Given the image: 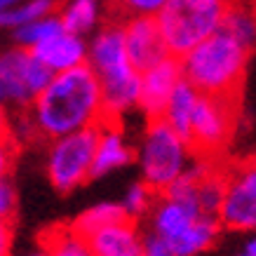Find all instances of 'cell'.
Instances as JSON below:
<instances>
[{
    "label": "cell",
    "mask_w": 256,
    "mask_h": 256,
    "mask_svg": "<svg viewBox=\"0 0 256 256\" xmlns=\"http://www.w3.org/2000/svg\"><path fill=\"white\" fill-rule=\"evenodd\" d=\"M26 127L45 139L96 127L104 120V92L90 64L54 73L26 113Z\"/></svg>",
    "instance_id": "cell-1"
},
{
    "label": "cell",
    "mask_w": 256,
    "mask_h": 256,
    "mask_svg": "<svg viewBox=\"0 0 256 256\" xmlns=\"http://www.w3.org/2000/svg\"><path fill=\"white\" fill-rule=\"evenodd\" d=\"M90 66L99 76L104 92V120H120L124 110L139 106L141 73L132 66L124 42L122 19H113L94 36Z\"/></svg>",
    "instance_id": "cell-2"
},
{
    "label": "cell",
    "mask_w": 256,
    "mask_h": 256,
    "mask_svg": "<svg viewBox=\"0 0 256 256\" xmlns=\"http://www.w3.org/2000/svg\"><path fill=\"white\" fill-rule=\"evenodd\" d=\"M249 52L252 50L242 45L235 36L226 28H218L181 56L184 78L200 94L240 99Z\"/></svg>",
    "instance_id": "cell-3"
},
{
    "label": "cell",
    "mask_w": 256,
    "mask_h": 256,
    "mask_svg": "<svg viewBox=\"0 0 256 256\" xmlns=\"http://www.w3.org/2000/svg\"><path fill=\"white\" fill-rule=\"evenodd\" d=\"M228 8V0H170L158 14L170 54L181 59L195 45L216 33Z\"/></svg>",
    "instance_id": "cell-4"
},
{
    "label": "cell",
    "mask_w": 256,
    "mask_h": 256,
    "mask_svg": "<svg viewBox=\"0 0 256 256\" xmlns=\"http://www.w3.org/2000/svg\"><path fill=\"white\" fill-rule=\"evenodd\" d=\"M188 156H193L188 141L172 124H167L162 118L150 120L141 146V170L146 184L158 195H162L174 181L186 174Z\"/></svg>",
    "instance_id": "cell-5"
},
{
    "label": "cell",
    "mask_w": 256,
    "mask_h": 256,
    "mask_svg": "<svg viewBox=\"0 0 256 256\" xmlns=\"http://www.w3.org/2000/svg\"><path fill=\"white\" fill-rule=\"evenodd\" d=\"M238 96H214L200 94L190 122L188 146L198 160H216L218 153L233 139L238 120Z\"/></svg>",
    "instance_id": "cell-6"
},
{
    "label": "cell",
    "mask_w": 256,
    "mask_h": 256,
    "mask_svg": "<svg viewBox=\"0 0 256 256\" xmlns=\"http://www.w3.org/2000/svg\"><path fill=\"white\" fill-rule=\"evenodd\" d=\"M99 146V124L54 139L47 156V176L59 193H68L92 176Z\"/></svg>",
    "instance_id": "cell-7"
},
{
    "label": "cell",
    "mask_w": 256,
    "mask_h": 256,
    "mask_svg": "<svg viewBox=\"0 0 256 256\" xmlns=\"http://www.w3.org/2000/svg\"><path fill=\"white\" fill-rule=\"evenodd\" d=\"M52 78H54V70L47 68L26 47H16L2 54L0 92H2L5 106H10L12 110L26 113Z\"/></svg>",
    "instance_id": "cell-8"
},
{
    "label": "cell",
    "mask_w": 256,
    "mask_h": 256,
    "mask_svg": "<svg viewBox=\"0 0 256 256\" xmlns=\"http://www.w3.org/2000/svg\"><path fill=\"white\" fill-rule=\"evenodd\" d=\"M221 226L230 230H256V160L228 170L224 204L218 212Z\"/></svg>",
    "instance_id": "cell-9"
},
{
    "label": "cell",
    "mask_w": 256,
    "mask_h": 256,
    "mask_svg": "<svg viewBox=\"0 0 256 256\" xmlns=\"http://www.w3.org/2000/svg\"><path fill=\"white\" fill-rule=\"evenodd\" d=\"M122 26L127 54H130V62L139 73L153 68L156 64L170 56L158 16H127V19H122Z\"/></svg>",
    "instance_id": "cell-10"
},
{
    "label": "cell",
    "mask_w": 256,
    "mask_h": 256,
    "mask_svg": "<svg viewBox=\"0 0 256 256\" xmlns=\"http://www.w3.org/2000/svg\"><path fill=\"white\" fill-rule=\"evenodd\" d=\"M181 80H184V66H181V59L174 54H170L167 59L156 64L153 68L141 73L139 106L144 108L148 120L162 118L172 94H174V90H176Z\"/></svg>",
    "instance_id": "cell-11"
},
{
    "label": "cell",
    "mask_w": 256,
    "mask_h": 256,
    "mask_svg": "<svg viewBox=\"0 0 256 256\" xmlns=\"http://www.w3.org/2000/svg\"><path fill=\"white\" fill-rule=\"evenodd\" d=\"M31 52L45 64L47 68L54 70V73L82 66V64H87L85 59L90 56V52H87L85 42L80 40V36L68 33V31H62V33H56V36H52V38H47L45 42L33 47Z\"/></svg>",
    "instance_id": "cell-12"
},
{
    "label": "cell",
    "mask_w": 256,
    "mask_h": 256,
    "mask_svg": "<svg viewBox=\"0 0 256 256\" xmlns=\"http://www.w3.org/2000/svg\"><path fill=\"white\" fill-rule=\"evenodd\" d=\"M94 256H144V242L136 235L134 221L106 226L87 238Z\"/></svg>",
    "instance_id": "cell-13"
},
{
    "label": "cell",
    "mask_w": 256,
    "mask_h": 256,
    "mask_svg": "<svg viewBox=\"0 0 256 256\" xmlns=\"http://www.w3.org/2000/svg\"><path fill=\"white\" fill-rule=\"evenodd\" d=\"M130 160H132V150L120 134V122L118 120H101L92 176H101V174H108L110 170L124 167Z\"/></svg>",
    "instance_id": "cell-14"
},
{
    "label": "cell",
    "mask_w": 256,
    "mask_h": 256,
    "mask_svg": "<svg viewBox=\"0 0 256 256\" xmlns=\"http://www.w3.org/2000/svg\"><path fill=\"white\" fill-rule=\"evenodd\" d=\"M200 216H204V214L193 210V207H188V204H184V202L162 198L160 204H158L156 214H153V228H156L158 235L167 238L170 242H178L193 228L195 221Z\"/></svg>",
    "instance_id": "cell-15"
},
{
    "label": "cell",
    "mask_w": 256,
    "mask_h": 256,
    "mask_svg": "<svg viewBox=\"0 0 256 256\" xmlns=\"http://www.w3.org/2000/svg\"><path fill=\"white\" fill-rule=\"evenodd\" d=\"M198 99H200V92L184 78L176 85V90H174L170 104H167V108H164V113H162L164 122L172 124L186 141H188V136H190V122H193V113H195V106H198Z\"/></svg>",
    "instance_id": "cell-16"
},
{
    "label": "cell",
    "mask_w": 256,
    "mask_h": 256,
    "mask_svg": "<svg viewBox=\"0 0 256 256\" xmlns=\"http://www.w3.org/2000/svg\"><path fill=\"white\" fill-rule=\"evenodd\" d=\"M120 221H134V218H130V214H127V210H124V204L101 202V204L92 207V210H87L85 214H80L70 226H73V228H76V230L87 240V238L94 235L96 230L106 228V226L120 224Z\"/></svg>",
    "instance_id": "cell-17"
},
{
    "label": "cell",
    "mask_w": 256,
    "mask_h": 256,
    "mask_svg": "<svg viewBox=\"0 0 256 256\" xmlns=\"http://www.w3.org/2000/svg\"><path fill=\"white\" fill-rule=\"evenodd\" d=\"M50 256H94L90 242L73 228V226H56L45 233L42 242Z\"/></svg>",
    "instance_id": "cell-18"
},
{
    "label": "cell",
    "mask_w": 256,
    "mask_h": 256,
    "mask_svg": "<svg viewBox=\"0 0 256 256\" xmlns=\"http://www.w3.org/2000/svg\"><path fill=\"white\" fill-rule=\"evenodd\" d=\"M99 19V2L96 0H70L62 10V24L68 33H87Z\"/></svg>",
    "instance_id": "cell-19"
},
{
    "label": "cell",
    "mask_w": 256,
    "mask_h": 256,
    "mask_svg": "<svg viewBox=\"0 0 256 256\" xmlns=\"http://www.w3.org/2000/svg\"><path fill=\"white\" fill-rule=\"evenodd\" d=\"M221 28L235 36L244 47L254 50L256 45V14L254 10L242 8V5H230L226 12V19L221 24Z\"/></svg>",
    "instance_id": "cell-20"
},
{
    "label": "cell",
    "mask_w": 256,
    "mask_h": 256,
    "mask_svg": "<svg viewBox=\"0 0 256 256\" xmlns=\"http://www.w3.org/2000/svg\"><path fill=\"white\" fill-rule=\"evenodd\" d=\"M66 31L62 24V16H42V19H38V22H31V24H24V26H19L14 33V40L19 42V47H26V50H33L36 45H40V42H45L47 38H52V36H56V33Z\"/></svg>",
    "instance_id": "cell-21"
},
{
    "label": "cell",
    "mask_w": 256,
    "mask_h": 256,
    "mask_svg": "<svg viewBox=\"0 0 256 256\" xmlns=\"http://www.w3.org/2000/svg\"><path fill=\"white\" fill-rule=\"evenodd\" d=\"M56 2L59 0H26V2L16 5L12 10H2L0 22H2V26L19 28L24 24H31L42 19V16H50L56 10Z\"/></svg>",
    "instance_id": "cell-22"
},
{
    "label": "cell",
    "mask_w": 256,
    "mask_h": 256,
    "mask_svg": "<svg viewBox=\"0 0 256 256\" xmlns=\"http://www.w3.org/2000/svg\"><path fill=\"white\" fill-rule=\"evenodd\" d=\"M170 0H113L118 19L127 16H158Z\"/></svg>",
    "instance_id": "cell-23"
},
{
    "label": "cell",
    "mask_w": 256,
    "mask_h": 256,
    "mask_svg": "<svg viewBox=\"0 0 256 256\" xmlns=\"http://www.w3.org/2000/svg\"><path fill=\"white\" fill-rule=\"evenodd\" d=\"M156 195L158 193L148 186V184H134V186L127 190V198H124V202H122L127 214H130V218L141 216V214L150 207V202H153Z\"/></svg>",
    "instance_id": "cell-24"
},
{
    "label": "cell",
    "mask_w": 256,
    "mask_h": 256,
    "mask_svg": "<svg viewBox=\"0 0 256 256\" xmlns=\"http://www.w3.org/2000/svg\"><path fill=\"white\" fill-rule=\"evenodd\" d=\"M144 256H181V254L167 238L153 233L144 240Z\"/></svg>",
    "instance_id": "cell-25"
},
{
    "label": "cell",
    "mask_w": 256,
    "mask_h": 256,
    "mask_svg": "<svg viewBox=\"0 0 256 256\" xmlns=\"http://www.w3.org/2000/svg\"><path fill=\"white\" fill-rule=\"evenodd\" d=\"M14 190H12V184H10L8 178L2 181V186H0V214H2V224L8 226L12 224V218H14Z\"/></svg>",
    "instance_id": "cell-26"
},
{
    "label": "cell",
    "mask_w": 256,
    "mask_h": 256,
    "mask_svg": "<svg viewBox=\"0 0 256 256\" xmlns=\"http://www.w3.org/2000/svg\"><path fill=\"white\" fill-rule=\"evenodd\" d=\"M240 256H256V235L247 242V247L242 249V254H240Z\"/></svg>",
    "instance_id": "cell-27"
},
{
    "label": "cell",
    "mask_w": 256,
    "mask_h": 256,
    "mask_svg": "<svg viewBox=\"0 0 256 256\" xmlns=\"http://www.w3.org/2000/svg\"><path fill=\"white\" fill-rule=\"evenodd\" d=\"M22 2H26V0H0L2 10H12V8H16V5H22Z\"/></svg>",
    "instance_id": "cell-28"
},
{
    "label": "cell",
    "mask_w": 256,
    "mask_h": 256,
    "mask_svg": "<svg viewBox=\"0 0 256 256\" xmlns=\"http://www.w3.org/2000/svg\"><path fill=\"white\" fill-rule=\"evenodd\" d=\"M26 256H50V252H47V249H42V252H36V254H26Z\"/></svg>",
    "instance_id": "cell-29"
},
{
    "label": "cell",
    "mask_w": 256,
    "mask_h": 256,
    "mask_svg": "<svg viewBox=\"0 0 256 256\" xmlns=\"http://www.w3.org/2000/svg\"><path fill=\"white\" fill-rule=\"evenodd\" d=\"M252 10H254V14H256V0H254V2H252Z\"/></svg>",
    "instance_id": "cell-30"
}]
</instances>
